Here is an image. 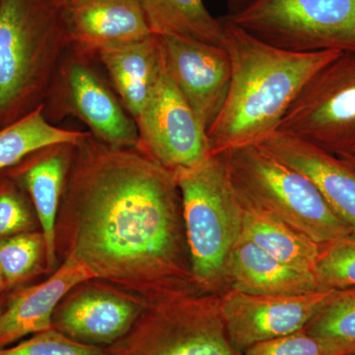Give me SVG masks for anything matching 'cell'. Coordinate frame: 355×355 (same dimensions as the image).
Wrapping results in <instances>:
<instances>
[{
    "instance_id": "17",
    "label": "cell",
    "mask_w": 355,
    "mask_h": 355,
    "mask_svg": "<svg viewBox=\"0 0 355 355\" xmlns=\"http://www.w3.org/2000/svg\"><path fill=\"white\" fill-rule=\"evenodd\" d=\"M73 146L49 147L10 168L27 191L38 218L49 272H55L58 268V216Z\"/></svg>"
},
{
    "instance_id": "16",
    "label": "cell",
    "mask_w": 355,
    "mask_h": 355,
    "mask_svg": "<svg viewBox=\"0 0 355 355\" xmlns=\"http://www.w3.org/2000/svg\"><path fill=\"white\" fill-rule=\"evenodd\" d=\"M71 44L97 53L151 36L139 0H78L67 8Z\"/></svg>"
},
{
    "instance_id": "13",
    "label": "cell",
    "mask_w": 355,
    "mask_h": 355,
    "mask_svg": "<svg viewBox=\"0 0 355 355\" xmlns=\"http://www.w3.org/2000/svg\"><path fill=\"white\" fill-rule=\"evenodd\" d=\"M93 279L88 266L73 254H67L64 263L43 282L14 289L0 309V347L53 329V314L65 296Z\"/></svg>"
},
{
    "instance_id": "27",
    "label": "cell",
    "mask_w": 355,
    "mask_h": 355,
    "mask_svg": "<svg viewBox=\"0 0 355 355\" xmlns=\"http://www.w3.org/2000/svg\"><path fill=\"white\" fill-rule=\"evenodd\" d=\"M0 355H107L105 347H93L71 340L64 334L51 329L0 347Z\"/></svg>"
},
{
    "instance_id": "4",
    "label": "cell",
    "mask_w": 355,
    "mask_h": 355,
    "mask_svg": "<svg viewBox=\"0 0 355 355\" xmlns=\"http://www.w3.org/2000/svg\"><path fill=\"white\" fill-rule=\"evenodd\" d=\"M175 175L193 282L205 293L221 295L229 289V263L242 237V203L218 155Z\"/></svg>"
},
{
    "instance_id": "30",
    "label": "cell",
    "mask_w": 355,
    "mask_h": 355,
    "mask_svg": "<svg viewBox=\"0 0 355 355\" xmlns=\"http://www.w3.org/2000/svg\"><path fill=\"white\" fill-rule=\"evenodd\" d=\"M338 158L342 159L345 164L349 166L355 171V150L349 153L343 154L342 156H338Z\"/></svg>"
},
{
    "instance_id": "12",
    "label": "cell",
    "mask_w": 355,
    "mask_h": 355,
    "mask_svg": "<svg viewBox=\"0 0 355 355\" xmlns=\"http://www.w3.org/2000/svg\"><path fill=\"white\" fill-rule=\"evenodd\" d=\"M166 69L198 121L209 130L223 108L231 62L223 46L176 36H161Z\"/></svg>"
},
{
    "instance_id": "33",
    "label": "cell",
    "mask_w": 355,
    "mask_h": 355,
    "mask_svg": "<svg viewBox=\"0 0 355 355\" xmlns=\"http://www.w3.org/2000/svg\"><path fill=\"white\" fill-rule=\"evenodd\" d=\"M65 1H67V3H69V2L78 1V0H65Z\"/></svg>"
},
{
    "instance_id": "18",
    "label": "cell",
    "mask_w": 355,
    "mask_h": 355,
    "mask_svg": "<svg viewBox=\"0 0 355 355\" xmlns=\"http://www.w3.org/2000/svg\"><path fill=\"white\" fill-rule=\"evenodd\" d=\"M229 289L258 296H294L327 291L314 272L273 258L241 237L231 256Z\"/></svg>"
},
{
    "instance_id": "15",
    "label": "cell",
    "mask_w": 355,
    "mask_h": 355,
    "mask_svg": "<svg viewBox=\"0 0 355 355\" xmlns=\"http://www.w3.org/2000/svg\"><path fill=\"white\" fill-rule=\"evenodd\" d=\"M64 86L69 111L105 144L118 147H139V128L84 58H73L64 67Z\"/></svg>"
},
{
    "instance_id": "20",
    "label": "cell",
    "mask_w": 355,
    "mask_h": 355,
    "mask_svg": "<svg viewBox=\"0 0 355 355\" xmlns=\"http://www.w3.org/2000/svg\"><path fill=\"white\" fill-rule=\"evenodd\" d=\"M243 209L244 239L286 265L314 272L322 245L279 219L244 205Z\"/></svg>"
},
{
    "instance_id": "28",
    "label": "cell",
    "mask_w": 355,
    "mask_h": 355,
    "mask_svg": "<svg viewBox=\"0 0 355 355\" xmlns=\"http://www.w3.org/2000/svg\"><path fill=\"white\" fill-rule=\"evenodd\" d=\"M343 345L299 331L252 345L242 355H352Z\"/></svg>"
},
{
    "instance_id": "29",
    "label": "cell",
    "mask_w": 355,
    "mask_h": 355,
    "mask_svg": "<svg viewBox=\"0 0 355 355\" xmlns=\"http://www.w3.org/2000/svg\"><path fill=\"white\" fill-rule=\"evenodd\" d=\"M252 0H226L228 7L227 14H233L242 10Z\"/></svg>"
},
{
    "instance_id": "31",
    "label": "cell",
    "mask_w": 355,
    "mask_h": 355,
    "mask_svg": "<svg viewBox=\"0 0 355 355\" xmlns=\"http://www.w3.org/2000/svg\"><path fill=\"white\" fill-rule=\"evenodd\" d=\"M8 291H7V287L6 286V282H4L3 277H2L1 272H0V296L3 295V294H6Z\"/></svg>"
},
{
    "instance_id": "14",
    "label": "cell",
    "mask_w": 355,
    "mask_h": 355,
    "mask_svg": "<svg viewBox=\"0 0 355 355\" xmlns=\"http://www.w3.org/2000/svg\"><path fill=\"white\" fill-rule=\"evenodd\" d=\"M257 144L307 177L336 216L355 232V171L342 159L280 132L266 135Z\"/></svg>"
},
{
    "instance_id": "2",
    "label": "cell",
    "mask_w": 355,
    "mask_h": 355,
    "mask_svg": "<svg viewBox=\"0 0 355 355\" xmlns=\"http://www.w3.org/2000/svg\"><path fill=\"white\" fill-rule=\"evenodd\" d=\"M220 20L231 80L223 108L207 132L211 155L275 132L306 83L342 53L284 50Z\"/></svg>"
},
{
    "instance_id": "6",
    "label": "cell",
    "mask_w": 355,
    "mask_h": 355,
    "mask_svg": "<svg viewBox=\"0 0 355 355\" xmlns=\"http://www.w3.org/2000/svg\"><path fill=\"white\" fill-rule=\"evenodd\" d=\"M107 355H241L226 331L220 295L200 289L146 301L127 335Z\"/></svg>"
},
{
    "instance_id": "22",
    "label": "cell",
    "mask_w": 355,
    "mask_h": 355,
    "mask_svg": "<svg viewBox=\"0 0 355 355\" xmlns=\"http://www.w3.org/2000/svg\"><path fill=\"white\" fill-rule=\"evenodd\" d=\"M90 132L53 125L43 106L15 123L0 128V173L14 167L32 154L49 147L76 144Z\"/></svg>"
},
{
    "instance_id": "26",
    "label": "cell",
    "mask_w": 355,
    "mask_h": 355,
    "mask_svg": "<svg viewBox=\"0 0 355 355\" xmlns=\"http://www.w3.org/2000/svg\"><path fill=\"white\" fill-rule=\"evenodd\" d=\"M314 273L324 289L354 288L355 233L324 245Z\"/></svg>"
},
{
    "instance_id": "32",
    "label": "cell",
    "mask_w": 355,
    "mask_h": 355,
    "mask_svg": "<svg viewBox=\"0 0 355 355\" xmlns=\"http://www.w3.org/2000/svg\"><path fill=\"white\" fill-rule=\"evenodd\" d=\"M6 294H3V295L0 296V309H1L2 306H3L4 304V302H6Z\"/></svg>"
},
{
    "instance_id": "1",
    "label": "cell",
    "mask_w": 355,
    "mask_h": 355,
    "mask_svg": "<svg viewBox=\"0 0 355 355\" xmlns=\"http://www.w3.org/2000/svg\"><path fill=\"white\" fill-rule=\"evenodd\" d=\"M57 239L94 275L144 301L198 289L176 175L139 147L90 132L72 146Z\"/></svg>"
},
{
    "instance_id": "19",
    "label": "cell",
    "mask_w": 355,
    "mask_h": 355,
    "mask_svg": "<svg viewBox=\"0 0 355 355\" xmlns=\"http://www.w3.org/2000/svg\"><path fill=\"white\" fill-rule=\"evenodd\" d=\"M100 62L111 76L123 106L137 118L153 94L163 67L158 36L97 51Z\"/></svg>"
},
{
    "instance_id": "3",
    "label": "cell",
    "mask_w": 355,
    "mask_h": 355,
    "mask_svg": "<svg viewBox=\"0 0 355 355\" xmlns=\"http://www.w3.org/2000/svg\"><path fill=\"white\" fill-rule=\"evenodd\" d=\"M65 0H0V128L43 106L71 44Z\"/></svg>"
},
{
    "instance_id": "23",
    "label": "cell",
    "mask_w": 355,
    "mask_h": 355,
    "mask_svg": "<svg viewBox=\"0 0 355 355\" xmlns=\"http://www.w3.org/2000/svg\"><path fill=\"white\" fill-rule=\"evenodd\" d=\"M46 263V247L41 231L19 233L0 240V272L7 291H14Z\"/></svg>"
},
{
    "instance_id": "7",
    "label": "cell",
    "mask_w": 355,
    "mask_h": 355,
    "mask_svg": "<svg viewBox=\"0 0 355 355\" xmlns=\"http://www.w3.org/2000/svg\"><path fill=\"white\" fill-rule=\"evenodd\" d=\"M222 20L296 53H355V0H252Z\"/></svg>"
},
{
    "instance_id": "10",
    "label": "cell",
    "mask_w": 355,
    "mask_h": 355,
    "mask_svg": "<svg viewBox=\"0 0 355 355\" xmlns=\"http://www.w3.org/2000/svg\"><path fill=\"white\" fill-rule=\"evenodd\" d=\"M335 289L294 296H258L228 289L220 295L226 331L236 352L304 330Z\"/></svg>"
},
{
    "instance_id": "25",
    "label": "cell",
    "mask_w": 355,
    "mask_h": 355,
    "mask_svg": "<svg viewBox=\"0 0 355 355\" xmlns=\"http://www.w3.org/2000/svg\"><path fill=\"white\" fill-rule=\"evenodd\" d=\"M38 218L22 184L10 169L0 173V240L37 231Z\"/></svg>"
},
{
    "instance_id": "8",
    "label": "cell",
    "mask_w": 355,
    "mask_h": 355,
    "mask_svg": "<svg viewBox=\"0 0 355 355\" xmlns=\"http://www.w3.org/2000/svg\"><path fill=\"white\" fill-rule=\"evenodd\" d=\"M275 132L334 155L355 150V53H342L306 83Z\"/></svg>"
},
{
    "instance_id": "11",
    "label": "cell",
    "mask_w": 355,
    "mask_h": 355,
    "mask_svg": "<svg viewBox=\"0 0 355 355\" xmlns=\"http://www.w3.org/2000/svg\"><path fill=\"white\" fill-rule=\"evenodd\" d=\"M146 301L103 282L89 280L70 291L53 317L55 330L71 340L109 347L132 328Z\"/></svg>"
},
{
    "instance_id": "5",
    "label": "cell",
    "mask_w": 355,
    "mask_h": 355,
    "mask_svg": "<svg viewBox=\"0 0 355 355\" xmlns=\"http://www.w3.org/2000/svg\"><path fill=\"white\" fill-rule=\"evenodd\" d=\"M216 155L244 207L288 224L322 246L355 233L307 177L258 144L235 147Z\"/></svg>"
},
{
    "instance_id": "24",
    "label": "cell",
    "mask_w": 355,
    "mask_h": 355,
    "mask_svg": "<svg viewBox=\"0 0 355 355\" xmlns=\"http://www.w3.org/2000/svg\"><path fill=\"white\" fill-rule=\"evenodd\" d=\"M304 331L343 345L355 354V287L334 291Z\"/></svg>"
},
{
    "instance_id": "21",
    "label": "cell",
    "mask_w": 355,
    "mask_h": 355,
    "mask_svg": "<svg viewBox=\"0 0 355 355\" xmlns=\"http://www.w3.org/2000/svg\"><path fill=\"white\" fill-rule=\"evenodd\" d=\"M155 36H176L223 46L224 26L203 0H139Z\"/></svg>"
},
{
    "instance_id": "34",
    "label": "cell",
    "mask_w": 355,
    "mask_h": 355,
    "mask_svg": "<svg viewBox=\"0 0 355 355\" xmlns=\"http://www.w3.org/2000/svg\"><path fill=\"white\" fill-rule=\"evenodd\" d=\"M352 355H355V354H352Z\"/></svg>"
},
{
    "instance_id": "9",
    "label": "cell",
    "mask_w": 355,
    "mask_h": 355,
    "mask_svg": "<svg viewBox=\"0 0 355 355\" xmlns=\"http://www.w3.org/2000/svg\"><path fill=\"white\" fill-rule=\"evenodd\" d=\"M135 123L139 148L170 171L189 169L211 156L207 130L173 83L164 58L153 94Z\"/></svg>"
}]
</instances>
